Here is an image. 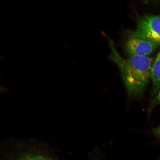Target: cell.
<instances>
[{"instance_id":"cell-6","label":"cell","mask_w":160,"mask_h":160,"mask_svg":"<svg viewBox=\"0 0 160 160\" xmlns=\"http://www.w3.org/2000/svg\"><path fill=\"white\" fill-rule=\"evenodd\" d=\"M152 132L160 143V124L157 127L154 128L152 130Z\"/></svg>"},{"instance_id":"cell-2","label":"cell","mask_w":160,"mask_h":160,"mask_svg":"<svg viewBox=\"0 0 160 160\" xmlns=\"http://www.w3.org/2000/svg\"><path fill=\"white\" fill-rule=\"evenodd\" d=\"M136 22L137 27L130 34L160 45V14L138 16Z\"/></svg>"},{"instance_id":"cell-4","label":"cell","mask_w":160,"mask_h":160,"mask_svg":"<svg viewBox=\"0 0 160 160\" xmlns=\"http://www.w3.org/2000/svg\"><path fill=\"white\" fill-rule=\"evenodd\" d=\"M151 79L152 84L151 92L152 101L157 96L160 88V51L152 67Z\"/></svg>"},{"instance_id":"cell-7","label":"cell","mask_w":160,"mask_h":160,"mask_svg":"<svg viewBox=\"0 0 160 160\" xmlns=\"http://www.w3.org/2000/svg\"><path fill=\"white\" fill-rule=\"evenodd\" d=\"M6 90V89L5 88L0 87V92H5Z\"/></svg>"},{"instance_id":"cell-1","label":"cell","mask_w":160,"mask_h":160,"mask_svg":"<svg viewBox=\"0 0 160 160\" xmlns=\"http://www.w3.org/2000/svg\"><path fill=\"white\" fill-rule=\"evenodd\" d=\"M111 50L110 59L117 64L121 72L128 97L132 100L142 98L149 80L155 59L147 56L128 54V58L122 57L116 49L115 44L105 33Z\"/></svg>"},{"instance_id":"cell-3","label":"cell","mask_w":160,"mask_h":160,"mask_svg":"<svg viewBox=\"0 0 160 160\" xmlns=\"http://www.w3.org/2000/svg\"><path fill=\"white\" fill-rule=\"evenodd\" d=\"M153 42L135 37L129 33L125 45L126 53L140 56H148L158 47Z\"/></svg>"},{"instance_id":"cell-5","label":"cell","mask_w":160,"mask_h":160,"mask_svg":"<svg viewBox=\"0 0 160 160\" xmlns=\"http://www.w3.org/2000/svg\"><path fill=\"white\" fill-rule=\"evenodd\" d=\"M10 160H53L51 158L38 152H26L19 153L12 158Z\"/></svg>"}]
</instances>
